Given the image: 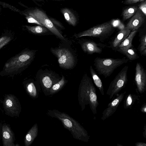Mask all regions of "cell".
<instances>
[{"instance_id": "cell-1", "label": "cell", "mask_w": 146, "mask_h": 146, "mask_svg": "<svg viewBox=\"0 0 146 146\" xmlns=\"http://www.w3.org/2000/svg\"><path fill=\"white\" fill-rule=\"evenodd\" d=\"M78 100L82 111L88 105L93 113L94 115L97 114L99 102L96 90L92 79L87 74L83 76L79 85Z\"/></svg>"}, {"instance_id": "cell-2", "label": "cell", "mask_w": 146, "mask_h": 146, "mask_svg": "<svg viewBox=\"0 0 146 146\" xmlns=\"http://www.w3.org/2000/svg\"><path fill=\"white\" fill-rule=\"evenodd\" d=\"M46 114L59 120L74 139L85 142L88 141L90 136L86 130L77 121L68 114L53 109L48 110Z\"/></svg>"}, {"instance_id": "cell-3", "label": "cell", "mask_w": 146, "mask_h": 146, "mask_svg": "<svg viewBox=\"0 0 146 146\" xmlns=\"http://www.w3.org/2000/svg\"><path fill=\"white\" fill-rule=\"evenodd\" d=\"M128 61L125 57L117 59L96 57L94 60V66L98 74L106 78L110 76L116 69Z\"/></svg>"}, {"instance_id": "cell-4", "label": "cell", "mask_w": 146, "mask_h": 146, "mask_svg": "<svg viewBox=\"0 0 146 146\" xmlns=\"http://www.w3.org/2000/svg\"><path fill=\"white\" fill-rule=\"evenodd\" d=\"M114 31V27L111 23L106 22L75 34L74 36L76 38L86 36H92L99 38L100 42H104L110 38Z\"/></svg>"}, {"instance_id": "cell-5", "label": "cell", "mask_w": 146, "mask_h": 146, "mask_svg": "<svg viewBox=\"0 0 146 146\" xmlns=\"http://www.w3.org/2000/svg\"><path fill=\"white\" fill-rule=\"evenodd\" d=\"M35 54L34 51L27 50L13 57L5 64V71L11 73L26 66L32 61Z\"/></svg>"}, {"instance_id": "cell-6", "label": "cell", "mask_w": 146, "mask_h": 146, "mask_svg": "<svg viewBox=\"0 0 146 146\" xmlns=\"http://www.w3.org/2000/svg\"><path fill=\"white\" fill-rule=\"evenodd\" d=\"M129 67L125 66L110 83L106 94L110 99L114 98L125 86L128 81L127 72Z\"/></svg>"}, {"instance_id": "cell-7", "label": "cell", "mask_w": 146, "mask_h": 146, "mask_svg": "<svg viewBox=\"0 0 146 146\" xmlns=\"http://www.w3.org/2000/svg\"><path fill=\"white\" fill-rule=\"evenodd\" d=\"M28 14L33 17L43 26L46 28L60 39L66 40L65 38L43 11L38 9H35L28 11Z\"/></svg>"}, {"instance_id": "cell-8", "label": "cell", "mask_w": 146, "mask_h": 146, "mask_svg": "<svg viewBox=\"0 0 146 146\" xmlns=\"http://www.w3.org/2000/svg\"><path fill=\"white\" fill-rule=\"evenodd\" d=\"M5 114L12 117H19L21 111L20 103L14 95L6 94L3 102Z\"/></svg>"}, {"instance_id": "cell-9", "label": "cell", "mask_w": 146, "mask_h": 146, "mask_svg": "<svg viewBox=\"0 0 146 146\" xmlns=\"http://www.w3.org/2000/svg\"><path fill=\"white\" fill-rule=\"evenodd\" d=\"M50 50L57 58L58 62L60 67L69 69L72 68L74 66V58L69 50L65 48H51Z\"/></svg>"}, {"instance_id": "cell-10", "label": "cell", "mask_w": 146, "mask_h": 146, "mask_svg": "<svg viewBox=\"0 0 146 146\" xmlns=\"http://www.w3.org/2000/svg\"><path fill=\"white\" fill-rule=\"evenodd\" d=\"M134 80L137 86V92L140 94L144 93L146 90V70L139 62L136 64Z\"/></svg>"}, {"instance_id": "cell-11", "label": "cell", "mask_w": 146, "mask_h": 146, "mask_svg": "<svg viewBox=\"0 0 146 146\" xmlns=\"http://www.w3.org/2000/svg\"><path fill=\"white\" fill-rule=\"evenodd\" d=\"M80 44L83 51L88 54H100L102 52L103 49L107 46L105 44L97 43L93 40L88 39L84 40Z\"/></svg>"}, {"instance_id": "cell-12", "label": "cell", "mask_w": 146, "mask_h": 146, "mask_svg": "<svg viewBox=\"0 0 146 146\" xmlns=\"http://www.w3.org/2000/svg\"><path fill=\"white\" fill-rule=\"evenodd\" d=\"M125 92L120 94H117L116 97L108 105L102 113L101 119L104 120L111 116L115 112L119 104L122 101Z\"/></svg>"}, {"instance_id": "cell-13", "label": "cell", "mask_w": 146, "mask_h": 146, "mask_svg": "<svg viewBox=\"0 0 146 146\" xmlns=\"http://www.w3.org/2000/svg\"><path fill=\"white\" fill-rule=\"evenodd\" d=\"M145 20V15L141 10L138 9L125 27L131 31L137 30L144 23Z\"/></svg>"}, {"instance_id": "cell-14", "label": "cell", "mask_w": 146, "mask_h": 146, "mask_svg": "<svg viewBox=\"0 0 146 146\" xmlns=\"http://www.w3.org/2000/svg\"><path fill=\"white\" fill-rule=\"evenodd\" d=\"M1 137L3 146H15V138L14 133L6 123L2 124Z\"/></svg>"}, {"instance_id": "cell-15", "label": "cell", "mask_w": 146, "mask_h": 146, "mask_svg": "<svg viewBox=\"0 0 146 146\" xmlns=\"http://www.w3.org/2000/svg\"><path fill=\"white\" fill-rule=\"evenodd\" d=\"M131 31L126 27L121 29L111 42L110 47L115 50L119 45L129 35Z\"/></svg>"}, {"instance_id": "cell-16", "label": "cell", "mask_w": 146, "mask_h": 146, "mask_svg": "<svg viewBox=\"0 0 146 146\" xmlns=\"http://www.w3.org/2000/svg\"><path fill=\"white\" fill-rule=\"evenodd\" d=\"M58 81L50 75L44 76L41 79V83L44 93L48 96L49 91L52 86Z\"/></svg>"}, {"instance_id": "cell-17", "label": "cell", "mask_w": 146, "mask_h": 146, "mask_svg": "<svg viewBox=\"0 0 146 146\" xmlns=\"http://www.w3.org/2000/svg\"><path fill=\"white\" fill-rule=\"evenodd\" d=\"M38 133V127L37 123H35L26 134L24 138V144L25 146H29L37 137Z\"/></svg>"}, {"instance_id": "cell-18", "label": "cell", "mask_w": 146, "mask_h": 146, "mask_svg": "<svg viewBox=\"0 0 146 146\" xmlns=\"http://www.w3.org/2000/svg\"><path fill=\"white\" fill-rule=\"evenodd\" d=\"M90 71L95 84L99 89L102 95H104V92L103 83L100 78L93 69L92 65L90 66Z\"/></svg>"}, {"instance_id": "cell-19", "label": "cell", "mask_w": 146, "mask_h": 146, "mask_svg": "<svg viewBox=\"0 0 146 146\" xmlns=\"http://www.w3.org/2000/svg\"><path fill=\"white\" fill-rule=\"evenodd\" d=\"M115 50L125 55L129 60L131 61L135 60L139 58L136 50L133 47L127 49L117 48Z\"/></svg>"}, {"instance_id": "cell-20", "label": "cell", "mask_w": 146, "mask_h": 146, "mask_svg": "<svg viewBox=\"0 0 146 146\" xmlns=\"http://www.w3.org/2000/svg\"><path fill=\"white\" fill-rule=\"evenodd\" d=\"M65 20L69 24L75 26L76 24L77 19L72 12L68 8H63L61 10Z\"/></svg>"}, {"instance_id": "cell-21", "label": "cell", "mask_w": 146, "mask_h": 146, "mask_svg": "<svg viewBox=\"0 0 146 146\" xmlns=\"http://www.w3.org/2000/svg\"><path fill=\"white\" fill-rule=\"evenodd\" d=\"M137 32V30L131 32L128 36L119 45L118 48L127 49L132 47V41Z\"/></svg>"}, {"instance_id": "cell-22", "label": "cell", "mask_w": 146, "mask_h": 146, "mask_svg": "<svg viewBox=\"0 0 146 146\" xmlns=\"http://www.w3.org/2000/svg\"><path fill=\"white\" fill-rule=\"evenodd\" d=\"M67 82L64 76H62L61 79L54 84L51 88L48 95L54 94L60 91L65 85Z\"/></svg>"}, {"instance_id": "cell-23", "label": "cell", "mask_w": 146, "mask_h": 146, "mask_svg": "<svg viewBox=\"0 0 146 146\" xmlns=\"http://www.w3.org/2000/svg\"><path fill=\"white\" fill-rule=\"evenodd\" d=\"M139 96L129 94L126 96L123 102V107L125 109L131 108L137 100H139Z\"/></svg>"}, {"instance_id": "cell-24", "label": "cell", "mask_w": 146, "mask_h": 146, "mask_svg": "<svg viewBox=\"0 0 146 146\" xmlns=\"http://www.w3.org/2000/svg\"><path fill=\"white\" fill-rule=\"evenodd\" d=\"M140 44L137 49L141 55L146 56V33L139 35Z\"/></svg>"}, {"instance_id": "cell-25", "label": "cell", "mask_w": 146, "mask_h": 146, "mask_svg": "<svg viewBox=\"0 0 146 146\" xmlns=\"http://www.w3.org/2000/svg\"><path fill=\"white\" fill-rule=\"evenodd\" d=\"M138 8L136 6H130L125 9L122 13V19L126 20L131 17L138 10Z\"/></svg>"}, {"instance_id": "cell-26", "label": "cell", "mask_w": 146, "mask_h": 146, "mask_svg": "<svg viewBox=\"0 0 146 146\" xmlns=\"http://www.w3.org/2000/svg\"><path fill=\"white\" fill-rule=\"evenodd\" d=\"M26 89L27 93L31 97L35 98L38 97L39 91L33 83L31 82L27 84Z\"/></svg>"}, {"instance_id": "cell-27", "label": "cell", "mask_w": 146, "mask_h": 146, "mask_svg": "<svg viewBox=\"0 0 146 146\" xmlns=\"http://www.w3.org/2000/svg\"><path fill=\"white\" fill-rule=\"evenodd\" d=\"M26 28L33 33L35 34H40L46 32L48 29L45 27L42 26H31L26 25Z\"/></svg>"}, {"instance_id": "cell-28", "label": "cell", "mask_w": 146, "mask_h": 146, "mask_svg": "<svg viewBox=\"0 0 146 146\" xmlns=\"http://www.w3.org/2000/svg\"><path fill=\"white\" fill-rule=\"evenodd\" d=\"M11 40V38L9 36H4L0 37V49L7 44Z\"/></svg>"}, {"instance_id": "cell-29", "label": "cell", "mask_w": 146, "mask_h": 146, "mask_svg": "<svg viewBox=\"0 0 146 146\" xmlns=\"http://www.w3.org/2000/svg\"><path fill=\"white\" fill-rule=\"evenodd\" d=\"M26 16V19L28 23H35L38 25L40 26H43V25L41 23H39L33 17L28 15H27Z\"/></svg>"}, {"instance_id": "cell-30", "label": "cell", "mask_w": 146, "mask_h": 146, "mask_svg": "<svg viewBox=\"0 0 146 146\" xmlns=\"http://www.w3.org/2000/svg\"><path fill=\"white\" fill-rule=\"evenodd\" d=\"M138 9L142 11L145 16H146V0L141 2Z\"/></svg>"}, {"instance_id": "cell-31", "label": "cell", "mask_w": 146, "mask_h": 146, "mask_svg": "<svg viewBox=\"0 0 146 146\" xmlns=\"http://www.w3.org/2000/svg\"><path fill=\"white\" fill-rule=\"evenodd\" d=\"M0 4L2 5L3 7L9 8L10 9L15 11H16L19 13L21 12L19 10L6 3L0 1Z\"/></svg>"}, {"instance_id": "cell-32", "label": "cell", "mask_w": 146, "mask_h": 146, "mask_svg": "<svg viewBox=\"0 0 146 146\" xmlns=\"http://www.w3.org/2000/svg\"><path fill=\"white\" fill-rule=\"evenodd\" d=\"M145 0H125L124 2V3L126 5L130 4Z\"/></svg>"}, {"instance_id": "cell-33", "label": "cell", "mask_w": 146, "mask_h": 146, "mask_svg": "<svg viewBox=\"0 0 146 146\" xmlns=\"http://www.w3.org/2000/svg\"><path fill=\"white\" fill-rule=\"evenodd\" d=\"M53 23L56 25V26L61 28L62 29L64 28V27L62 25L61 23L58 21L54 19L53 18L50 19Z\"/></svg>"}, {"instance_id": "cell-34", "label": "cell", "mask_w": 146, "mask_h": 146, "mask_svg": "<svg viewBox=\"0 0 146 146\" xmlns=\"http://www.w3.org/2000/svg\"><path fill=\"white\" fill-rule=\"evenodd\" d=\"M141 111L143 113L146 112V104H145L141 107L140 109Z\"/></svg>"}, {"instance_id": "cell-35", "label": "cell", "mask_w": 146, "mask_h": 146, "mask_svg": "<svg viewBox=\"0 0 146 146\" xmlns=\"http://www.w3.org/2000/svg\"><path fill=\"white\" fill-rule=\"evenodd\" d=\"M136 146H146V143L143 142H138L135 143Z\"/></svg>"}, {"instance_id": "cell-36", "label": "cell", "mask_w": 146, "mask_h": 146, "mask_svg": "<svg viewBox=\"0 0 146 146\" xmlns=\"http://www.w3.org/2000/svg\"><path fill=\"white\" fill-rule=\"evenodd\" d=\"M2 124L0 122V140L1 136V132H2Z\"/></svg>"}, {"instance_id": "cell-37", "label": "cell", "mask_w": 146, "mask_h": 146, "mask_svg": "<svg viewBox=\"0 0 146 146\" xmlns=\"http://www.w3.org/2000/svg\"><path fill=\"white\" fill-rule=\"evenodd\" d=\"M144 132L143 133V135L144 137L145 138H146V129L145 125L144 126Z\"/></svg>"}, {"instance_id": "cell-38", "label": "cell", "mask_w": 146, "mask_h": 146, "mask_svg": "<svg viewBox=\"0 0 146 146\" xmlns=\"http://www.w3.org/2000/svg\"></svg>"}]
</instances>
